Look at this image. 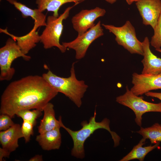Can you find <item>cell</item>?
I'll return each instance as SVG.
<instances>
[{"instance_id": "1", "label": "cell", "mask_w": 161, "mask_h": 161, "mask_svg": "<svg viewBox=\"0 0 161 161\" xmlns=\"http://www.w3.org/2000/svg\"><path fill=\"white\" fill-rule=\"evenodd\" d=\"M58 93L42 76H26L11 82L6 87L1 97L0 114L12 118L22 110L43 111Z\"/></svg>"}, {"instance_id": "2", "label": "cell", "mask_w": 161, "mask_h": 161, "mask_svg": "<svg viewBox=\"0 0 161 161\" xmlns=\"http://www.w3.org/2000/svg\"><path fill=\"white\" fill-rule=\"evenodd\" d=\"M96 115L95 109L94 115L90 117L89 122L86 120L82 121L81 123L82 128L75 131H73L65 126L62 122L61 117H59L58 120L61 127L67 132L72 139L73 145L71 150V154L73 156L81 159L85 157V142L91 134L98 129H105L110 133L114 141V147L119 145L120 137L115 132L111 130L110 120L105 118L101 122H97L96 121Z\"/></svg>"}, {"instance_id": "3", "label": "cell", "mask_w": 161, "mask_h": 161, "mask_svg": "<svg viewBox=\"0 0 161 161\" xmlns=\"http://www.w3.org/2000/svg\"><path fill=\"white\" fill-rule=\"evenodd\" d=\"M75 62L72 64L70 76L61 77L53 73L49 69L42 76L58 92H60L68 97L78 108L82 104V99L88 88L84 81L76 78L75 70Z\"/></svg>"}, {"instance_id": "4", "label": "cell", "mask_w": 161, "mask_h": 161, "mask_svg": "<svg viewBox=\"0 0 161 161\" xmlns=\"http://www.w3.org/2000/svg\"><path fill=\"white\" fill-rule=\"evenodd\" d=\"M78 4L75 3L73 6L68 7L58 17L53 15L47 17L45 28L40 35V41L44 49L55 47L62 53L66 52L67 48L60 43V38L63 29V22L69 17L70 10Z\"/></svg>"}, {"instance_id": "5", "label": "cell", "mask_w": 161, "mask_h": 161, "mask_svg": "<svg viewBox=\"0 0 161 161\" xmlns=\"http://www.w3.org/2000/svg\"><path fill=\"white\" fill-rule=\"evenodd\" d=\"M102 25L115 35V40L118 44L131 54L143 55L142 42L137 38L135 29L129 21H127L124 25L120 27L104 24Z\"/></svg>"}, {"instance_id": "6", "label": "cell", "mask_w": 161, "mask_h": 161, "mask_svg": "<svg viewBox=\"0 0 161 161\" xmlns=\"http://www.w3.org/2000/svg\"><path fill=\"white\" fill-rule=\"evenodd\" d=\"M16 42L9 38L5 44L0 49V81H9L12 79L15 70L11 65L15 59L22 57L28 61L31 59L30 56L23 53Z\"/></svg>"}, {"instance_id": "7", "label": "cell", "mask_w": 161, "mask_h": 161, "mask_svg": "<svg viewBox=\"0 0 161 161\" xmlns=\"http://www.w3.org/2000/svg\"><path fill=\"white\" fill-rule=\"evenodd\" d=\"M126 89V91L123 95L116 97V101L134 112L135 115V121L138 126H141L142 117L145 113L161 112V103H155L146 101L143 100V97H139L133 93L127 86Z\"/></svg>"}, {"instance_id": "8", "label": "cell", "mask_w": 161, "mask_h": 161, "mask_svg": "<svg viewBox=\"0 0 161 161\" xmlns=\"http://www.w3.org/2000/svg\"><path fill=\"white\" fill-rule=\"evenodd\" d=\"M103 30L101 27V21L97 23L87 31L80 35H78L73 41L63 42L62 45L67 48L74 50L77 59L83 58L90 44L95 40L103 36Z\"/></svg>"}, {"instance_id": "9", "label": "cell", "mask_w": 161, "mask_h": 161, "mask_svg": "<svg viewBox=\"0 0 161 161\" xmlns=\"http://www.w3.org/2000/svg\"><path fill=\"white\" fill-rule=\"evenodd\" d=\"M106 13L103 9L97 7L91 10H83L74 16L71 21L74 29L80 35L94 26V22Z\"/></svg>"}, {"instance_id": "10", "label": "cell", "mask_w": 161, "mask_h": 161, "mask_svg": "<svg viewBox=\"0 0 161 161\" xmlns=\"http://www.w3.org/2000/svg\"><path fill=\"white\" fill-rule=\"evenodd\" d=\"M132 83L133 85L130 90L138 96L152 90L161 89V73L154 75L134 73Z\"/></svg>"}, {"instance_id": "11", "label": "cell", "mask_w": 161, "mask_h": 161, "mask_svg": "<svg viewBox=\"0 0 161 161\" xmlns=\"http://www.w3.org/2000/svg\"><path fill=\"white\" fill-rule=\"evenodd\" d=\"M136 5L145 25H150L153 30L161 14V0H140Z\"/></svg>"}, {"instance_id": "12", "label": "cell", "mask_w": 161, "mask_h": 161, "mask_svg": "<svg viewBox=\"0 0 161 161\" xmlns=\"http://www.w3.org/2000/svg\"><path fill=\"white\" fill-rule=\"evenodd\" d=\"M142 43L144 56L141 61L143 66L142 74L154 75L161 73V58L157 57L151 51L148 38L145 37Z\"/></svg>"}, {"instance_id": "13", "label": "cell", "mask_w": 161, "mask_h": 161, "mask_svg": "<svg viewBox=\"0 0 161 161\" xmlns=\"http://www.w3.org/2000/svg\"><path fill=\"white\" fill-rule=\"evenodd\" d=\"M23 137L21 127L15 124L7 129L0 132V142L2 148L10 152L18 147V140Z\"/></svg>"}, {"instance_id": "14", "label": "cell", "mask_w": 161, "mask_h": 161, "mask_svg": "<svg viewBox=\"0 0 161 161\" xmlns=\"http://www.w3.org/2000/svg\"><path fill=\"white\" fill-rule=\"evenodd\" d=\"M61 127L58 126L36 136V140L43 150L50 151L60 148L61 143Z\"/></svg>"}, {"instance_id": "15", "label": "cell", "mask_w": 161, "mask_h": 161, "mask_svg": "<svg viewBox=\"0 0 161 161\" xmlns=\"http://www.w3.org/2000/svg\"><path fill=\"white\" fill-rule=\"evenodd\" d=\"M0 32L4 33L11 37L20 48L21 50L27 55L32 49L35 47L36 44L40 41V37L38 33L34 34L29 32L27 34L21 36H17L8 32L7 28H0Z\"/></svg>"}, {"instance_id": "16", "label": "cell", "mask_w": 161, "mask_h": 161, "mask_svg": "<svg viewBox=\"0 0 161 161\" xmlns=\"http://www.w3.org/2000/svg\"><path fill=\"white\" fill-rule=\"evenodd\" d=\"M54 107L52 103L49 102L44 108V117L38 127V132L40 134L61 126L59 120L55 118Z\"/></svg>"}, {"instance_id": "17", "label": "cell", "mask_w": 161, "mask_h": 161, "mask_svg": "<svg viewBox=\"0 0 161 161\" xmlns=\"http://www.w3.org/2000/svg\"><path fill=\"white\" fill-rule=\"evenodd\" d=\"M146 140L145 138H143L128 154L119 161H129L134 159H137L140 161H144L146 156L149 152L157 148L160 144V143H158L153 145L143 147L145 144Z\"/></svg>"}, {"instance_id": "18", "label": "cell", "mask_w": 161, "mask_h": 161, "mask_svg": "<svg viewBox=\"0 0 161 161\" xmlns=\"http://www.w3.org/2000/svg\"><path fill=\"white\" fill-rule=\"evenodd\" d=\"M21 13L22 17L24 18L30 17L34 21L39 22L43 26L46 25V16L38 8L32 9L25 5L16 0H6Z\"/></svg>"}, {"instance_id": "19", "label": "cell", "mask_w": 161, "mask_h": 161, "mask_svg": "<svg viewBox=\"0 0 161 161\" xmlns=\"http://www.w3.org/2000/svg\"><path fill=\"white\" fill-rule=\"evenodd\" d=\"M85 0H36L38 9L43 12L46 10L53 12V15L56 17L59 16L58 12L60 7L63 4L69 2L78 3Z\"/></svg>"}, {"instance_id": "20", "label": "cell", "mask_w": 161, "mask_h": 161, "mask_svg": "<svg viewBox=\"0 0 161 161\" xmlns=\"http://www.w3.org/2000/svg\"><path fill=\"white\" fill-rule=\"evenodd\" d=\"M136 132L142 135L143 138L149 139L151 144L161 142V125L158 123L147 128L141 127Z\"/></svg>"}, {"instance_id": "21", "label": "cell", "mask_w": 161, "mask_h": 161, "mask_svg": "<svg viewBox=\"0 0 161 161\" xmlns=\"http://www.w3.org/2000/svg\"><path fill=\"white\" fill-rule=\"evenodd\" d=\"M43 111L35 109L32 111L30 109H24L18 111L16 114L18 116L32 124L34 126L36 124V119L42 114Z\"/></svg>"}, {"instance_id": "22", "label": "cell", "mask_w": 161, "mask_h": 161, "mask_svg": "<svg viewBox=\"0 0 161 161\" xmlns=\"http://www.w3.org/2000/svg\"><path fill=\"white\" fill-rule=\"evenodd\" d=\"M154 30V34L152 37L150 44L155 48L160 49L161 47V14L157 24Z\"/></svg>"}, {"instance_id": "23", "label": "cell", "mask_w": 161, "mask_h": 161, "mask_svg": "<svg viewBox=\"0 0 161 161\" xmlns=\"http://www.w3.org/2000/svg\"><path fill=\"white\" fill-rule=\"evenodd\" d=\"M34 126V125L30 122L23 120L21 126V129L26 143L30 141L31 136L33 134Z\"/></svg>"}, {"instance_id": "24", "label": "cell", "mask_w": 161, "mask_h": 161, "mask_svg": "<svg viewBox=\"0 0 161 161\" xmlns=\"http://www.w3.org/2000/svg\"><path fill=\"white\" fill-rule=\"evenodd\" d=\"M15 123L9 115L1 114L0 115V131H5L13 125Z\"/></svg>"}, {"instance_id": "25", "label": "cell", "mask_w": 161, "mask_h": 161, "mask_svg": "<svg viewBox=\"0 0 161 161\" xmlns=\"http://www.w3.org/2000/svg\"><path fill=\"white\" fill-rule=\"evenodd\" d=\"M10 152L7 150L3 148H0V161H2L4 157L9 158Z\"/></svg>"}, {"instance_id": "26", "label": "cell", "mask_w": 161, "mask_h": 161, "mask_svg": "<svg viewBox=\"0 0 161 161\" xmlns=\"http://www.w3.org/2000/svg\"><path fill=\"white\" fill-rule=\"evenodd\" d=\"M145 94L147 96L157 98L161 100V92H152L149 91L146 93Z\"/></svg>"}, {"instance_id": "27", "label": "cell", "mask_w": 161, "mask_h": 161, "mask_svg": "<svg viewBox=\"0 0 161 161\" xmlns=\"http://www.w3.org/2000/svg\"><path fill=\"white\" fill-rule=\"evenodd\" d=\"M42 156L41 155H36L31 158L29 161H43Z\"/></svg>"}, {"instance_id": "28", "label": "cell", "mask_w": 161, "mask_h": 161, "mask_svg": "<svg viewBox=\"0 0 161 161\" xmlns=\"http://www.w3.org/2000/svg\"><path fill=\"white\" fill-rule=\"evenodd\" d=\"M140 0H126L127 3L129 5H131L134 2H137Z\"/></svg>"}, {"instance_id": "29", "label": "cell", "mask_w": 161, "mask_h": 161, "mask_svg": "<svg viewBox=\"0 0 161 161\" xmlns=\"http://www.w3.org/2000/svg\"><path fill=\"white\" fill-rule=\"evenodd\" d=\"M106 2L111 4H113L117 0H104Z\"/></svg>"}, {"instance_id": "30", "label": "cell", "mask_w": 161, "mask_h": 161, "mask_svg": "<svg viewBox=\"0 0 161 161\" xmlns=\"http://www.w3.org/2000/svg\"><path fill=\"white\" fill-rule=\"evenodd\" d=\"M156 49V50L157 51H158V52H160V53H161V49Z\"/></svg>"}]
</instances>
